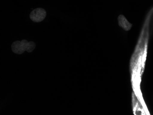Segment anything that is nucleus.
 I'll list each match as a JSON object with an SVG mask.
<instances>
[{
	"label": "nucleus",
	"instance_id": "1",
	"mask_svg": "<svg viewBox=\"0 0 153 115\" xmlns=\"http://www.w3.org/2000/svg\"><path fill=\"white\" fill-rule=\"evenodd\" d=\"M36 47V44L34 42H28L26 39L14 42L11 46L12 51L17 54H23L25 51L30 53L34 50Z\"/></svg>",
	"mask_w": 153,
	"mask_h": 115
},
{
	"label": "nucleus",
	"instance_id": "3",
	"mask_svg": "<svg viewBox=\"0 0 153 115\" xmlns=\"http://www.w3.org/2000/svg\"><path fill=\"white\" fill-rule=\"evenodd\" d=\"M118 22L119 25L125 31H129L132 27V24L128 21L124 15H120L118 17Z\"/></svg>",
	"mask_w": 153,
	"mask_h": 115
},
{
	"label": "nucleus",
	"instance_id": "2",
	"mask_svg": "<svg viewBox=\"0 0 153 115\" xmlns=\"http://www.w3.org/2000/svg\"><path fill=\"white\" fill-rule=\"evenodd\" d=\"M46 16V12L42 8H37L32 11L30 18L33 22L39 23L44 20Z\"/></svg>",
	"mask_w": 153,
	"mask_h": 115
}]
</instances>
